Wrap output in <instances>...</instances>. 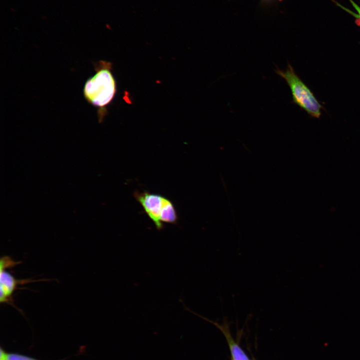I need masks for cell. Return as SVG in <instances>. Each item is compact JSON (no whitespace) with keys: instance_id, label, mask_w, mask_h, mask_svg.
I'll return each instance as SVG.
<instances>
[{"instance_id":"6da1fadb","label":"cell","mask_w":360,"mask_h":360,"mask_svg":"<svg viewBox=\"0 0 360 360\" xmlns=\"http://www.w3.org/2000/svg\"><path fill=\"white\" fill-rule=\"evenodd\" d=\"M94 66L95 73L86 82L83 94L86 102L96 108L98 121L101 122L116 96V82L110 62L101 60Z\"/></svg>"},{"instance_id":"7a4b0ae2","label":"cell","mask_w":360,"mask_h":360,"mask_svg":"<svg viewBox=\"0 0 360 360\" xmlns=\"http://www.w3.org/2000/svg\"><path fill=\"white\" fill-rule=\"evenodd\" d=\"M134 196L157 230L163 229L164 223L177 224L178 215L176 208L168 198L148 191L137 190L134 192Z\"/></svg>"},{"instance_id":"3957f363","label":"cell","mask_w":360,"mask_h":360,"mask_svg":"<svg viewBox=\"0 0 360 360\" xmlns=\"http://www.w3.org/2000/svg\"><path fill=\"white\" fill-rule=\"evenodd\" d=\"M276 73L286 82L291 92L292 103L298 106L310 116L318 118L322 115L323 106L314 94L298 76L293 67L288 64L285 70H274Z\"/></svg>"},{"instance_id":"277c9868","label":"cell","mask_w":360,"mask_h":360,"mask_svg":"<svg viewBox=\"0 0 360 360\" xmlns=\"http://www.w3.org/2000/svg\"><path fill=\"white\" fill-rule=\"evenodd\" d=\"M21 262L14 260L8 256H2L0 259V302L10 305L20 312V310L18 308L14 303V293L19 288V285L40 281L32 279H16L6 270Z\"/></svg>"},{"instance_id":"5b68a950","label":"cell","mask_w":360,"mask_h":360,"mask_svg":"<svg viewBox=\"0 0 360 360\" xmlns=\"http://www.w3.org/2000/svg\"><path fill=\"white\" fill-rule=\"evenodd\" d=\"M202 318L212 323L223 334L227 342L230 354L231 360H251L240 344L232 336L227 324H220L217 322L210 321L205 318Z\"/></svg>"},{"instance_id":"8992f818","label":"cell","mask_w":360,"mask_h":360,"mask_svg":"<svg viewBox=\"0 0 360 360\" xmlns=\"http://www.w3.org/2000/svg\"><path fill=\"white\" fill-rule=\"evenodd\" d=\"M0 360H38L33 358L17 353L6 352L0 348Z\"/></svg>"},{"instance_id":"52a82bcc","label":"cell","mask_w":360,"mask_h":360,"mask_svg":"<svg viewBox=\"0 0 360 360\" xmlns=\"http://www.w3.org/2000/svg\"><path fill=\"white\" fill-rule=\"evenodd\" d=\"M350 2L354 8V10L357 12L356 14L354 13L353 12H351L350 10L346 9V8L343 7L342 6L339 4H337L344 10H346V11L350 13L351 14H352L356 18L355 22L356 24H357L358 26L360 27V6L352 0H350Z\"/></svg>"}]
</instances>
